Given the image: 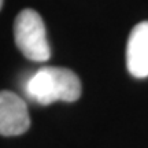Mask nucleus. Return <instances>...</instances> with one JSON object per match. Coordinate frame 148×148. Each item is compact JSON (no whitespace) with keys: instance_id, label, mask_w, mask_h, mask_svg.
<instances>
[{"instance_id":"3","label":"nucleus","mask_w":148,"mask_h":148,"mask_svg":"<svg viewBox=\"0 0 148 148\" xmlns=\"http://www.w3.org/2000/svg\"><path fill=\"white\" fill-rule=\"evenodd\" d=\"M30 126L26 103L10 90H0V134L19 136Z\"/></svg>"},{"instance_id":"2","label":"nucleus","mask_w":148,"mask_h":148,"mask_svg":"<svg viewBox=\"0 0 148 148\" xmlns=\"http://www.w3.org/2000/svg\"><path fill=\"white\" fill-rule=\"evenodd\" d=\"M14 38L16 47L33 62H45L51 56L44 21L34 10H22L14 22Z\"/></svg>"},{"instance_id":"5","label":"nucleus","mask_w":148,"mask_h":148,"mask_svg":"<svg viewBox=\"0 0 148 148\" xmlns=\"http://www.w3.org/2000/svg\"><path fill=\"white\" fill-rule=\"evenodd\" d=\"M1 5H3V0H0V10H1Z\"/></svg>"},{"instance_id":"4","label":"nucleus","mask_w":148,"mask_h":148,"mask_svg":"<svg viewBox=\"0 0 148 148\" xmlns=\"http://www.w3.org/2000/svg\"><path fill=\"white\" fill-rule=\"evenodd\" d=\"M126 66L136 78L148 77V21L132 29L126 45Z\"/></svg>"},{"instance_id":"1","label":"nucleus","mask_w":148,"mask_h":148,"mask_svg":"<svg viewBox=\"0 0 148 148\" xmlns=\"http://www.w3.org/2000/svg\"><path fill=\"white\" fill-rule=\"evenodd\" d=\"M27 96L38 104L48 106L55 101H75L81 96L78 75L64 67H41L27 79Z\"/></svg>"}]
</instances>
